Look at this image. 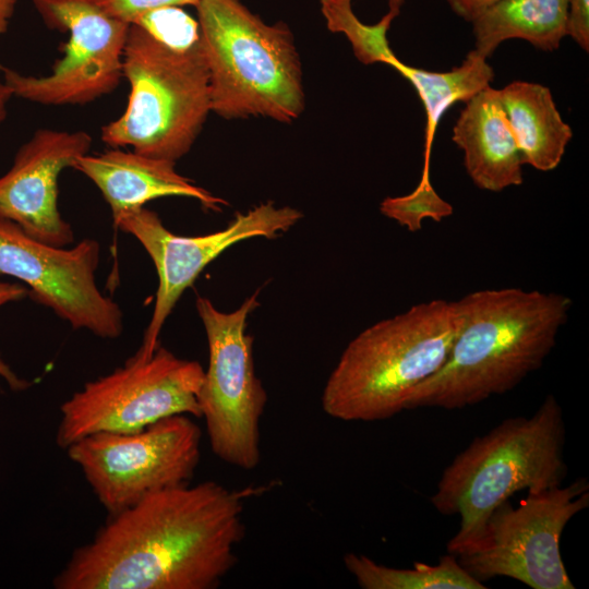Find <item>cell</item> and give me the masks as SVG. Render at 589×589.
I'll use <instances>...</instances> for the list:
<instances>
[{
  "label": "cell",
  "mask_w": 589,
  "mask_h": 589,
  "mask_svg": "<svg viewBox=\"0 0 589 589\" xmlns=\"http://www.w3.org/2000/svg\"><path fill=\"white\" fill-rule=\"evenodd\" d=\"M244 492L204 481L109 515L56 575L57 589H215L243 540Z\"/></svg>",
  "instance_id": "6da1fadb"
},
{
  "label": "cell",
  "mask_w": 589,
  "mask_h": 589,
  "mask_svg": "<svg viewBox=\"0 0 589 589\" xmlns=\"http://www.w3.org/2000/svg\"><path fill=\"white\" fill-rule=\"evenodd\" d=\"M458 301L462 325L442 368L419 384L406 410L461 409L505 394L540 369L573 301L557 292L482 289Z\"/></svg>",
  "instance_id": "7a4b0ae2"
},
{
  "label": "cell",
  "mask_w": 589,
  "mask_h": 589,
  "mask_svg": "<svg viewBox=\"0 0 589 589\" xmlns=\"http://www.w3.org/2000/svg\"><path fill=\"white\" fill-rule=\"evenodd\" d=\"M458 301L412 305L359 333L323 388V411L341 421H380L406 410L416 387L445 363L461 328Z\"/></svg>",
  "instance_id": "3957f363"
},
{
  "label": "cell",
  "mask_w": 589,
  "mask_h": 589,
  "mask_svg": "<svg viewBox=\"0 0 589 589\" xmlns=\"http://www.w3.org/2000/svg\"><path fill=\"white\" fill-rule=\"evenodd\" d=\"M565 435L562 407L549 394L530 417L503 420L457 454L431 496L438 513L459 517L447 552L456 555L471 543L491 513L515 493L562 485Z\"/></svg>",
  "instance_id": "277c9868"
},
{
  "label": "cell",
  "mask_w": 589,
  "mask_h": 589,
  "mask_svg": "<svg viewBox=\"0 0 589 589\" xmlns=\"http://www.w3.org/2000/svg\"><path fill=\"white\" fill-rule=\"evenodd\" d=\"M212 111L288 123L304 110L301 62L284 22L266 24L240 0H199Z\"/></svg>",
  "instance_id": "5b68a950"
},
{
  "label": "cell",
  "mask_w": 589,
  "mask_h": 589,
  "mask_svg": "<svg viewBox=\"0 0 589 589\" xmlns=\"http://www.w3.org/2000/svg\"><path fill=\"white\" fill-rule=\"evenodd\" d=\"M122 72L129 100L122 115L101 128L103 142L176 163L191 149L212 111L201 43L176 50L130 24Z\"/></svg>",
  "instance_id": "8992f818"
},
{
  "label": "cell",
  "mask_w": 589,
  "mask_h": 589,
  "mask_svg": "<svg viewBox=\"0 0 589 589\" xmlns=\"http://www.w3.org/2000/svg\"><path fill=\"white\" fill-rule=\"evenodd\" d=\"M203 366L158 346L134 354L111 373L87 382L60 407L56 433L63 449L99 432H134L176 414L201 418Z\"/></svg>",
  "instance_id": "52a82bcc"
},
{
  "label": "cell",
  "mask_w": 589,
  "mask_h": 589,
  "mask_svg": "<svg viewBox=\"0 0 589 589\" xmlns=\"http://www.w3.org/2000/svg\"><path fill=\"white\" fill-rule=\"evenodd\" d=\"M588 506L587 478L528 493L516 507L505 501L456 557L481 582L508 577L532 589H575L560 543L569 520Z\"/></svg>",
  "instance_id": "ba28073f"
},
{
  "label": "cell",
  "mask_w": 589,
  "mask_h": 589,
  "mask_svg": "<svg viewBox=\"0 0 589 589\" xmlns=\"http://www.w3.org/2000/svg\"><path fill=\"white\" fill-rule=\"evenodd\" d=\"M257 292L235 311H219L199 296L196 310L208 344V366L199 393L211 448L224 462L243 470L261 461V420L267 394L255 374L248 316L259 306Z\"/></svg>",
  "instance_id": "9c48e42d"
},
{
  "label": "cell",
  "mask_w": 589,
  "mask_h": 589,
  "mask_svg": "<svg viewBox=\"0 0 589 589\" xmlns=\"http://www.w3.org/2000/svg\"><path fill=\"white\" fill-rule=\"evenodd\" d=\"M202 431L191 416L176 414L134 432H99L65 448L108 515L194 476Z\"/></svg>",
  "instance_id": "30bf717a"
},
{
  "label": "cell",
  "mask_w": 589,
  "mask_h": 589,
  "mask_svg": "<svg viewBox=\"0 0 589 589\" xmlns=\"http://www.w3.org/2000/svg\"><path fill=\"white\" fill-rule=\"evenodd\" d=\"M44 22L69 39L47 75L4 68L12 96L49 106L83 105L111 92L123 77V51L130 24L105 12L94 0H33Z\"/></svg>",
  "instance_id": "8fae6325"
},
{
  "label": "cell",
  "mask_w": 589,
  "mask_h": 589,
  "mask_svg": "<svg viewBox=\"0 0 589 589\" xmlns=\"http://www.w3.org/2000/svg\"><path fill=\"white\" fill-rule=\"evenodd\" d=\"M100 245L84 239L71 249L51 245L0 218V275L20 279L38 303L74 329L118 338L123 329L119 305L98 289L95 272Z\"/></svg>",
  "instance_id": "7c38bea8"
},
{
  "label": "cell",
  "mask_w": 589,
  "mask_h": 589,
  "mask_svg": "<svg viewBox=\"0 0 589 589\" xmlns=\"http://www.w3.org/2000/svg\"><path fill=\"white\" fill-rule=\"evenodd\" d=\"M302 217V213L293 207H277L273 202H266L245 214H237L225 229L196 237L169 231L158 215L145 207L113 220L117 228L139 240L158 275L153 314L136 354L142 358L153 354L159 346L161 328L184 290L226 249L253 237L276 238Z\"/></svg>",
  "instance_id": "4fadbf2b"
},
{
  "label": "cell",
  "mask_w": 589,
  "mask_h": 589,
  "mask_svg": "<svg viewBox=\"0 0 589 589\" xmlns=\"http://www.w3.org/2000/svg\"><path fill=\"white\" fill-rule=\"evenodd\" d=\"M91 145L92 137L84 131L37 130L0 177V218L38 241L56 247L71 243L73 230L58 207V180Z\"/></svg>",
  "instance_id": "5bb4252c"
},
{
  "label": "cell",
  "mask_w": 589,
  "mask_h": 589,
  "mask_svg": "<svg viewBox=\"0 0 589 589\" xmlns=\"http://www.w3.org/2000/svg\"><path fill=\"white\" fill-rule=\"evenodd\" d=\"M175 161L119 147L79 157L71 168L86 176L110 206L113 220L159 197L185 196L220 211L227 202L178 173Z\"/></svg>",
  "instance_id": "9a60e30c"
},
{
  "label": "cell",
  "mask_w": 589,
  "mask_h": 589,
  "mask_svg": "<svg viewBox=\"0 0 589 589\" xmlns=\"http://www.w3.org/2000/svg\"><path fill=\"white\" fill-rule=\"evenodd\" d=\"M452 140L462 151L465 169L479 189L501 192L524 182V161L498 89L490 85L465 103Z\"/></svg>",
  "instance_id": "2e32d148"
},
{
  "label": "cell",
  "mask_w": 589,
  "mask_h": 589,
  "mask_svg": "<svg viewBox=\"0 0 589 589\" xmlns=\"http://www.w3.org/2000/svg\"><path fill=\"white\" fill-rule=\"evenodd\" d=\"M498 92L524 165L540 171L555 169L573 131L562 119L551 91L539 83L514 81Z\"/></svg>",
  "instance_id": "e0dca14e"
},
{
  "label": "cell",
  "mask_w": 589,
  "mask_h": 589,
  "mask_svg": "<svg viewBox=\"0 0 589 589\" xmlns=\"http://www.w3.org/2000/svg\"><path fill=\"white\" fill-rule=\"evenodd\" d=\"M568 0H497L470 23L474 50L486 59L508 39H524L544 51L566 36Z\"/></svg>",
  "instance_id": "ac0fdd59"
},
{
  "label": "cell",
  "mask_w": 589,
  "mask_h": 589,
  "mask_svg": "<svg viewBox=\"0 0 589 589\" xmlns=\"http://www.w3.org/2000/svg\"><path fill=\"white\" fill-rule=\"evenodd\" d=\"M414 87L425 111L424 163L421 178H430V155L443 115L456 103H466L490 86L494 70L474 49L460 65L446 72H434L398 61L393 65Z\"/></svg>",
  "instance_id": "d6986e66"
},
{
  "label": "cell",
  "mask_w": 589,
  "mask_h": 589,
  "mask_svg": "<svg viewBox=\"0 0 589 589\" xmlns=\"http://www.w3.org/2000/svg\"><path fill=\"white\" fill-rule=\"evenodd\" d=\"M346 569L362 589H485L470 576L456 555L448 553L436 565L416 562L410 568L382 565L356 553L344 556Z\"/></svg>",
  "instance_id": "ffe728a7"
},
{
  "label": "cell",
  "mask_w": 589,
  "mask_h": 589,
  "mask_svg": "<svg viewBox=\"0 0 589 589\" xmlns=\"http://www.w3.org/2000/svg\"><path fill=\"white\" fill-rule=\"evenodd\" d=\"M321 11L327 28L348 38L361 63H384L393 68L399 61L387 39L390 24L399 13L388 10L376 24L368 25L353 13L351 0H321Z\"/></svg>",
  "instance_id": "44dd1931"
},
{
  "label": "cell",
  "mask_w": 589,
  "mask_h": 589,
  "mask_svg": "<svg viewBox=\"0 0 589 589\" xmlns=\"http://www.w3.org/2000/svg\"><path fill=\"white\" fill-rule=\"evenodd\" d=\"M381 213L411 232L422 228L424 219L442 221L454 208L434 190L430 178H421L416 189L402 196L385 197L380 204Z\"/></svg>",
  "instance_id": "7402d4cb"
},
{
  "label": "cell",
  "mask_w": 589,
  "mask_h": 589,
  "mask_svg": "<svg viewBox=\"0 0 589 589\" xmlns=\"http://www.w3.org/2000/svg\"><path fill=\"white\" fill-rule=\"evenodd\" d=\"M131 24L140 26L156 40L176 50H189L201 43L197 20L181 7L152 9L137 16Z\"/></svg>",
  "instance_id": "603a6c76"
},
{
  "label": "cell",
  "mask_w": 589,
  "mask_h": 589,
  "mask_svg": "<svg viewBox=\"0 0 589 589\" xmlns=\"http://www.w3.org/2000/svg\"><path fill=\"white\" fill-rule=\"evenodd\" d=\"M105 12L128 24L141 14L156 8L167 5H193L196 7L199 0H94Z\"/></svg>",
  "instance_id": "cb8c5ba5"
},
{
  "label": "cell",
  "mask_w": 589,
  "mask_h": 589,
  "mask_svg": "<svg viewBox=\"0 0 589 589\" xmlns=\"http://www.w3.org/2000/svg\"><path fill=\"white\" fill-rule=\"evenodd\" d=\"M566 36L589 51V0H568Z\"/></svg>",
  "instance_id": "d4e9b609"
},
{
  "label": "cell",
  "mask_w": 589,
  "mask_h": 589,
  "mask_svg": "<svg viewBox=\"0 0 589 589\" xmlns=\"http://www.w3.org/2000/svg\"><path fill=\"white\" fill-rule=\"evenodd\" d=\"M28 294V289L19 284L0 281V306L17 301ZM0 377L14 390H22L28 386V382L21 380L10 366L0 358Z\"/></svg>",
  "instance_id": "484cf974"
},
{
  "label": "cell",
  "mask_w": 589,
  "mask_h": 589,
  "mask_svg": "<svg viewBox=\"0 0 589 589\" xmlns=\"http://www.w3.org/2000/svg\"><path fill=\"white\" fill-rule=\"evenodd\" d=\"M450 10L467 22L474 20L481 12L497 0H445Z\"/></svg>",
  "instance_id": "4316f807"
},
{
  "label": "cell",
  "mask_w": 589,
  "mask_h": 589,
  "mask_svg": "<svg viewBox=\"0 0 589 589\" xmlns=\"http://www.w3.org/2000/svg\"><path fill=\"white\" fill-rule=\"evenodd\" d=\"M17 0H0V36L9 27Z\"/></svg>",
  "instance_id": "83f0119b"
},
{
  "label": "cell",
  "mask_w": 589,
  "mask_h": 589,
  "mask_svg": "<svg viewBox=\"0 0 589 589\" xmlns=\"http://www.w3.org/2000/svg\"><path fill=\"white\" fill-rule=\"evenodd\" d=\"M12 97L9 88L7 87L3 79H0V128L7 117V107L9 99Z\"/></svg>",
  "instance_id": "f1b7e54d"
},
{
  "label": "cell",
  "mask_w": 589,
  "mask_h": 589,
  "mask_svg": "<svg viewBox=\"0 0 589 589\" xmlns=\"http://www.w3.org/2000/svg\"><path fill=\"white\" fill-rule=\"evenodd\" d=\"M406 0H387L388 9L390 11L400 13V8L404 5Z\"/></svg>",
  "instance_id": "f546056e"
}]
</instances>
